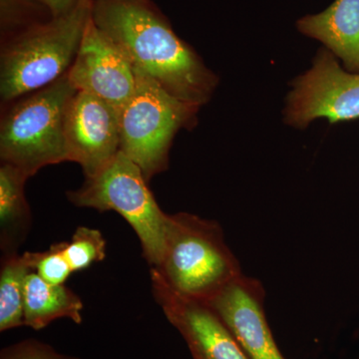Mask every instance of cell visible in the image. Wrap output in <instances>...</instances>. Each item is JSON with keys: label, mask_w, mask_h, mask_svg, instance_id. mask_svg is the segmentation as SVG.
I'll use <instances>...</instances> for the list:
<instances>
[{"label": "cell", "mask_w": 359, "mask_h": 359, "mask_svg": "<svg viewBox=\"0 0 359 359\" xmlns=\"http://www.w3.org/2000/svg\"><path fill=\"white\" fill-rule=\"evenodd\" d=\"M285 122L306 129L313 120L330 123L359 118V73L349 72L323 47L316 53L313 67L292 82L287 97Z\"/></svg>", "instance_id": "52a82bcc"}, {"label": "cell", "mask_w": 359, "mask_h": 359, "mask_svg": "<svg viewBox=\"0 0 359 359\" xmlns=\"http://www.w3.org/2000/svg\"><path fill=\"white\" fill-rule=\"evenodd\" d=\"M33 271L30 252L4 255L0 269V332L25 327V285Z\"/></svg>", "instance_id": "9a60e30c"}, {"label": "cell", "mask_w": 359, "mask_h": 359, "mask_svg": "<svg viewBox=\"0 0 359 359\" xmlns=\"http://www.w3.org/2000/svg\"><path fill=\"white\" fill-rule=\"evenodd\" d=\"M67 73L70 83L77 91L93 94L119 112L136 89V71L131 61L97 27L92 16Z\"/></svg>", "instance_id": "30bf717a"}, {"label": "cell", "mask_w": 359, "mask_h": 359, "mask_svg": "<svg viewBox=\"0 0 359 359\" xmlns=\"http://www.w3.org/2000/svg\"><path fill=\"white\" fill-rule=\"evenodd\" d=\"M264 295L261 282L243 273L207 304L230 328L249 359H285L266 320Z\"/></svg>", "instance_id": "8fae6325"}, {"label": "cell", "mask_w": 359, "mask_h": 359, "mask_svg": "<svg viewBox=\"0 0 359 359\" xmlns=\"http://www.w3.org/2000/svg\"><path fill=\"white\" fill-rule=\"evenodd\" d=\"M150 278L156 302L185 340L193 359H249L230 328L207 302L179 294L154 268H150Z\"/></svg>", "instance_id": "ba28073f"}, {"label": "cell", "mask_w": 359, "mask_h": 359, "mask_svg": "<svg viewBox=\"0 0 359 359\" xmlns=\"http://www.w3.org/2000/svg\"><path fill=\"white\" fill-rule=\"evenodd\" d=\"M297 27L325 45L344 69L359 73V0H335L323 13L297 20Z\"/></svg>", "instance_id": "7c38bea8"}, {"label": "cell", "mask_w": 359, "mask_h": 359, "mask_svg": "<svg viewBox=\"0 0 359 359\" xmlns=\"http://www.w3.org/2000/svg\"><path fill=\"white\" fill-rule=\"evenodd\" d=\"M28 177L13 165L0 167V247L4 255L18 252L25 242L30 226L32 212L25 198Z\"/></svg>", "instance_id": "5bb4252c"}, {"label": "cell", "mask_w": 359, "mask_h": 359, "mask_svg": "<svg viewBox=\"0 0 359 359\" xmlns=\"http://www.w3.org/2000/svg\"><path fill=\"white\" fill-rule=\"evenodd\" d=\"M65 248V242H60L44 252H30L33 271L52 285H65L73 273Z\"/></svg>", "instance_id": "ac0fdd59"}, {"label": "cell", "mask_w": 359, "mask_h": 359, "mask_svg": "<svg viewBox=\"0 0 359 359\" xmlns=\"http://www.w3.org/2000/svg\"><path fill=\"white\" fill-rule=\"evenodd\" d=\"M67 159L77 163L85 178L109 164L121 151L119 111L102 99L76 91L65 120Z\"/></svg>", "instance_id": "9c48e42d"}, {"label": "cell", "mask_w": 359, "mask_h": 359, "mask_svg": "<svg viewBox=\"0 0 359 359\" xmlns=\"http://www.w3.org/2000/svg\"><path fill=\"white\" fill-rule=\"evenodd\" d=\"M92 20L122 49L135 70L168 93L199 107L211 100L219 77L151 0H93Z\"/></svg>", "instance_id": "6da1fadb"}, {"label": "cell", "mask_w": 359, "mask_h": 359, "mask_svg": "<svg viewBox=\"0 0 359 359\" xmlns=\"http://www.w3.org/2000/svg\"><path fill=\"white\" fill-rule=\"evenodd\" d=\"M65 252L75 273L105 259L106 241L100 231L78 226L69 242H65Z\"/></svg>", "instance_id": "e0dca14e"}, {"label": "cell", "mask_w": 359, "mask_h": 359, "mask_svg": "<svg viewBox=\"0 0 359 359\" xmlns=\"http://www.w3.org/2000/svg\"><path fill=\"white\" fill-rule=\"evenodd\" d=\"M77 90L68 73L55 82L6 105L0 123V159L28 178L67 159L65 120Z\"/></svg>", "instance_id": "277c9868"}, {"label": "cell", "mask_w": 359, "mask_h": 359, "mask_svg": "<svg viewBox=\"0 0 359 359\" xmlns=\"http://www.w3.org/2000/svg\"><path fill=\"white\" fill-rule=\"evenodd\" d=\"M135 71L136 89L119 112L121 152L150 181L167 170L175 136L197 125L200 107L172 96L152 78Z\"/></svg>", "instance_id": "8992f818"}, {"label": "cell", "mask_w": 359, "mask_h": 359, "mask_svg": "<svg viewBox=\"0 0 359 359\" xmlns=\"http://www.w3.org/2000/svg\"><path fill=\"white\" fill-rule=\"evenodd\" d=\"M83 302L65 285H52L35 271L27 276L25 285V325L41 330L53 321L68 318L82 323Z\"/></svg>", "instance_id": "4fadbf2b"}, {"label": "cell", "mask_w": 359, "mask_h": 359, "mask_svg": "<svg viewBox=\"0 0 359 359\" xmlns=\"http://www.w3.org/2000/svg\"><path fill=\"white\" fill-rule=\"evenodd\" d=\"M53 18L65 15L77 6L80 0H42Z\"/></svg>", "instance_id": "ffe728a7"}, {"label": "cell", "mask_w": 359, "mask_h": 359, "mask_svg": "<svg viewBox=\"0 0 359 359\" xmlns=\"http://www.w3.org/2000/svg\"><path fill=\"white\" fill-rule=\"evenodd\" d=\"M92 7L93 0H80L65 15L33 26L2 42V105L48 86L69 71L91 18Z\"/></svg>", "instance_id": "7a4b0ae2"}, {"label": "cell", "mask_w": 359, "mask_h": 359, "mask_svg": "<svg viewBox=\"0 0 359 359\" xmlns=\"http://www.w3.org/2000/svg\"><path fill=\"white\" fill-rule=\"evenodd\" d=\"M140 168L120 151L83 185L68 191L67 199L79 208L114 211L133 228L150 268H158L164 252L168 217L161 210Z\"/></svg>", "instance_id": "5b68a950"}, {"label": "cell", "mask_w": 359, "mask_h": 359, "mask_svg": "<svg viewBox=\"0 0 359 359\" xmlns=\"http://www.w3.org/2000/svg\"><path fill=\"white\" fill-rule=\"evenodd\" d=\"M53 18L42 0H0L1 43Z\"/></svg>", "instance_id": "2e32d148"}, {"label": "cell", "mask_w": 359, "mask_h": 359, "mask_svg": "<svg viewBox=\"0 0 359 359\" xmlns=\"http://www.w3.org/2000/svg\"><path fill=\"white\" fill-rule=\"evenodd\" d=\"M154 269L179 294L204 302L243 275L221 226L189 212L168 217L164 252Z\"/></svg>", "instance_id": "3957f363"}, {"label": "cell", "mask_w": 359, "mask_h": 359, "mask_svg": "<svg viewBox=\"0 0 359 359\" xmlns=\"http://www.w3.org/2000/svg\"><path fill=\"white\" fill-rule=\"evenodd\" d=\"M0 359H81L56 351L37 339H25L6 346L0 351Z\"/></svg>", "instance_id": "d6986e66"}]
</instances>
